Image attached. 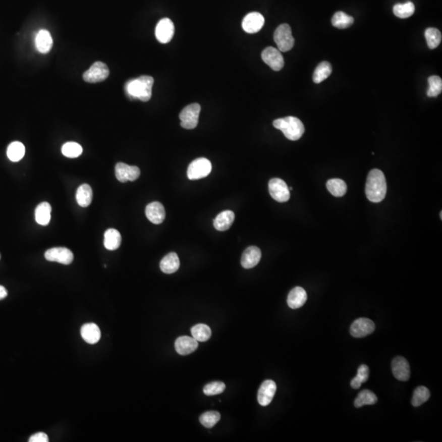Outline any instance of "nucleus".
Returning a JSON list of instances; mask_svg holds the SVG:
<instances>
[{"instance_id": "nucleus-37", "label": "nucleus", "mask_w": 442, "mask_h": 442, "mask_svg": "<svg viewBox=\"0 0 442 442\" xmlns=\"http://www.w3.org/2000/svg\"><path fill=\"white\" fill-rule=\"evenodd\" d=\"M369 375V369L368 367L365 364L360 365L358 368L357 375L354 377L353 379L351 380V386L354 389H359L362 385V383L366 382Z\"/></svg>"}, {"instance_id": "nucleus-36", "label": "nucleus", "mask_w": 442, "mask_h": 442, "mask_svg": "<svg viewBox=\"0 0 442 442\" xmlns=\"http://www.w3.org/2000/svg\"><path fill=\"white\" fill-rule=\"evenodd\" d=\"M427 40V46L431 49H434L439 46L441 42V33L436 28H427L424 33Z\"/></svg>"}, {"instance_id": "nucleus-33", "label": "nucleus", "mask_w": 442, "mask_h": 442, "mask_svg": "<svg viewBox=\"0 0 442 442\" xmlns=\"http://www.w3.org/2000/svg\"><path fill=\"white\" fill-rule=\"evenodd\" d=\"M415 11V7L412 2L397 4L393 7V13L397 18L405 19L411 17Z\"/></svg>"}, {"instance_id": "nucleus-42", "label": "nucleus", "mask_w": 442, "mask_h": 442, "mask_svg": "<svg viewBox=\"0 0 442 442\" xmlns=\"http://www.w3.org/2000/svg\"><path fill=\"white\" fill-rule=\"evenodd\" d=\"M30 442H48V436L44 432L34 434L29 439Z\"/></svg>"}, {"instance_id": "nucleus-27", "label": "nucleus", "mask_w": 442, "mask_h": 442, "mask_svg": "<svg viewBox=\"0 0 442 442\" xmlns=\"http://www.w3.org/2000/svg\"><path fill=\"white\" fill-rule=\"evenodd\" d=\"M51 206L48 202L39 204L35 209V220L40 226H47L51 219Z\"/></svg>"}, {"instance_id": "nucleus-26", "label": "nucleus", "mask_w": 442, "mask_h": 442, "mask_svg": "<svg viewBox=\"0 0 442 442\" xmlns=\"http://www.w3.org/2000/svg\"><path fill=\"white\" fill-rule=\"evenodd\" d=\"M76 201L82 207H87L91 204L93 198V191L89 184H82L79 187L76 192Z\"/></svg>"}, {"instance_id": "nucleus-24", "label": "nucleus", "mask_w": 442, "mask_h": 442, "mask_svg": "<svg viewBox=\"0 0 442 442\" xmlns=\"http://www.w3.org/2000/svg\"><path fill=\"white\" fill-rule=\"evenodd\" d=\"M235 219V215L232 210H225L219 213L214 219V227L218 231H226L229 230Z\"/></svg>"}, {"instance_id": "nucleus-21", "label": "nucleus", "mask_w": 442, "mask_h": 442, "mask_svg": "<svg viewBox=\"0 0 442 442\" xmlns=\"http://www.w3.org/2000/svg\"><path fill=\"white\" fill-rule=\"evenodd\" d=\"M80 334L83 339L89 344L98 343L101 338V331L97 324L93 323H85L81 327Z\"/></svg>"}, {"instance_id": "nucleus-1", "label": "nucleus", "mask_w": 442, "mask_h": 442, "mask_svg": "<svg viewBox=\"0 0 442 442\" xmlns=\"http://www.w3.org/2000/svg\"><path fill=\"white\" fill-rule=\"evenodd\" d=\"M386 181L383 172L378 169H373L368 173L365 185V194L370 202H380L386 194Z\"/></svg>"}, {"instance_id": "nucleus-40", "label": "nucleus", "mask_w": 442, "mask_h": 442, "mask_svg": "<svg viewBox=\"0 0 442 442\" xmlns=\"http://www.w3.org/2000/svg\"><path fill=\"white\" fill-rule=\"evenodd\" d=\"M429 88L427 94L429 98H436L442 92V80L437 76H431L428 78Z\"/></svg>"}, {"instance_id": "nucleus-23", "label": "nucleus", "mask_w": 442, "mask_h": 442, "mask_svg": "<svg viewBox=\"0 0 442 442\" xmlns=\"http://www.w3.org/2000/svg\"><path fill=\"white\" fill-rule=\"evenodd\" d=\"M180 262L179 256L176 252H171L167 254L162 260H160V270L163 273H175L180 268Z\"/></svg>"}, {"instance_id": "nucleus-15", "label": "nucleus", "mask_w": 442, "mask_h": 442, "mask_svg": "<svg viewBox=\"0 0 442 442\" xmlns=\"http://www.w3.org/2000/svg\"><path fill=\"white\" fill-rule=\"evenodd\" d=\"M392 370L394 377L397 379L402 381H406L410 379V364L402 356H397L393 360Z\"/></svg>"}, {"instance_id": "nucleus-28", "label": "nucleus", "mask_w": 442, "mask_h": 442, "mask_svg": "<svg viewBox=\"0 0 442 442\" xmlns=\"http://www.w3.org/2000/svg\"><path fill=\"white\" fill-rule=\"evenodd\" d=\"M326 186L327 190L329 191L330 193L334 197H343L347 193V184L341 179H332L327 180Z\"/></svg>"}, {"instance_id": "nucleus-11", "label": "nucleus", "mask_w": 442, "mask_h": 442, "mask_svg": "<svg viewBox=\"0 0 442 442\" xmlns=\"http://www.w3.org/2000/svg\"><path fill=\"white\" fill-rule=\"evenodd\" d=\"M375 324L371 319L367 318H360L354 321L351 326V336L354 338H364L373 333Z\"/></svg>"}, {"instance_id": "nucleus-5", "label": "nucleus", "mask_w": 442, "mask_h": 442, "mask_svg": "<svg viewBox=\"0 0 442 442\" xmlns=\"http://www.w3.org/2000/svg\"><path fill=\"white\" fill-rule=\"evenodd\" d=\"M211 169L212 165L208 159L197 158L192 161L188 167L187 176L191 180H200L208 176Z\"/></svg>"}, {"instance_id": "nucleus-17", "label": "nucleus", "mask_w": 442, "mask_h": 442, "mask_svg": "<svg viewBox=\"0 0 442 442\" xmlns=\"http://www.w3.org/2000/svg\"><path fill=\"white\" fill-rule=\"evenodd\" d=\"M261 259V252L260 248L255 246L247 247L243 252L241 264L245 269H252L260 262Z\"/></svg>"}, {"instance_id": "nucleus-19", "label": "nucleus", "mask_w": 442, "mask_h": 442, "mask_svg": "<svg viewBox=\"0 0 442 442\" xmlns=\"http://www.w3.org/2000/svg\"><path fill=\"white\" fill-rule=\"evenodd\" d=\"M197 341L188 336L180 337L175 343L176 351L181 356H188L189 354L193 353V351L197 349Z\"/></svg>"}, {"instance_id": "nucleus-18", "label": "nucleus", "mask_w": 442, "mask_h": 442, "mask_svg": "<svg viewBox=\"0 0 442 442\" xmlns=\"http://www.w3.org/2000/svg\"><path fill=\"white\" fill-rule=\"evenodd\" d=\"M146 216L152 223L160 225L165 218V211L162 204L158 202H151L146 207Z\"/></svg>"}, {"instance_id": "nucleus-8", "label": "nucleus", "mask_w": 442, "mask_h": 442, "mask_svg": "<svg viewBox=\"0 0 442 442\" xmlns=\"http://www.w3.org/2000/svg\"><path fill=\"white\" fill-rule=\"evenodd\" d=\"M269 191L271 197L279 202H286L290 199V190L286 183L281 179L269 180Z\"/></svg>"}, {"instance_id": "nucleus-2", "label": "nucleus", "mask_w": 442, "mask_h": 442, "mask_svg": "<svg viewBox=\"0 0 442 442\" xmlns=\"http://www.w3.org/2000/svg\"><path fill=\"white\" fill-rule=\"evenodd\" d=\"M154 79L152 76H142L139 78L129 80L126 83V91L129 97L147 102L152 97Z\"/></svg>"}, {"instance_id": "nucleus-16", "label": "nucleus", "mask_w": 442, "mask_h": 442, "mask_svg": "<svg viewBox=\"0 0 442 442\" xmlns=\"http://www.w3.org/2000/svg\"><path fill=\"white\" fill-rule=\"evenodd\" d=\"M264 24V18L260 13H251L246 16L243 21V28L249 34H255L260 31Z\"/></svg>"}, {"instance_id": "nucleus-12", "label": "nucleus", "mask_w": 442, "mask_h": 442, "mask_svg": "<svg viewBox=\"0 0 442 442\" xmlns=\"http://www.w3.org/2000/svg\"><path fill=\"white\" fill-rule=\"evenodd\" d=\"M115 172L117 180L122 183L135 181L140 176L139 167L126 165L123 162L117 163Z\"/></svg>"}, {"instance_id": "nucleus-43", "label": "nucleus", "mask_w": 442, "mask_h": 442, "mask_svg": "<svg viewBox=\"0 0 442 442\" xmlns=\"http://www.w3.org/2000/svg\"><path fill=\"white\" fill-rule=\"evenodd\" d=\"M8 296V292L5 287L0 285V300L5 299V297Z\"/></svg>"}, {"instance_id": "nucleus-14", "label": "nucleus", "mask_w": 442, "mask_h": 442, "mask_svg": "<svg viewBox=\"0 0 442 442\" xmlns=\"http://www.w3.org/2000/svg\"><path fill=\"white\" fill-rule=\"evenodd\" d=\"M276 390L277 386L273 380H265L258 391L257 400L259 404L261 406L269 405L275 395Z\"/></svg>"}, {"instance_id": "nucleus-9", "label": "nucleus", "mask_w": 442, "mask_h": 442, "mask_svg": "<svg viewBox=\"0 0 442 442\" xmlns=\"http://www.w3.org/2000/svg\"><path fill=\"white\" fill-rule=\"evenodd\" d=\"M263 61L269 66L271 69L279 72L284 68V57L280 50L273 47H268L261 53Z\"/></svg>"}, {"instance_id": "nucleus-7", "label": "nucleus", "mask_w": 442, "mask_h": 442, "mask_svg": "<svg viewBox=\"0 0 442 442\" xmlns=\"http://www.w3.org/2000/svg\"><path fill=\"white\" fill-rule=\"evenodd\" d=\"M109 73L108 68L105 63L96 62L84 73L83 79L88 83L102 82L108 77Z\"/></svg>"}, {"instance_id": "nucleus-20", "label": "nucleus", "mask_w": 442, "mask_h": 442, "mask_svg": "<svg viewBox=\"0 0 442 442\" xmlns=\"http://www.w3.org/2000/svg\"><path fill=\"white\" fill-rule=\"evenodd\" d=\"M307 300V293L301 287H296L291 290L287 302L291 309H298L304 306Z\"/></svg>"}, {"instance_id": "nucleus-4", "label": "nucleus", "mask_w": 442, "mask_h": 442, "mask_svg": "<svg viewBox=\"0 0 442 442\" xmlns=\"http://www.w3.org/2000/svg\"><path fill=\"white\" fill-rule=\"evenodd\" d=\"M273 39L280 52L290 51L294 46L295 40L292 34V29L288 24L280 25L276 29Z\"/></svg>"}, {"instance_id": "nucleus-32", "label": "nucleus", "mask_w": 442, "mask_h": 442, "mask_svg": "<svg viewBox=\"0 0 442 442\" xmlns=\"http://www.w3.org/2000/svg\"><path fill=\"white\" fill-rule=\"evenodd\" d=\"M191 334L197 342H206L211 336V330L209 326L203 323H198L191 328Z\"/></svg>"}, {"instance_id": "nucleus-38", "label": "nucleus", "mask_w": 442, "mask_h": 442, "mask_svg": "<svg viewBox=\"0 0 442 442\" xmlns=\"http://www.w3.org/2000/svg\"><path fill=\"white\" fill-rule=\"evenodd\" d=\"M62 152L67 157L76 158L82 154L83 148L79 143L68 142L62 147Z\"/></svg>"}, {"instance_id": "nucleus-41", "label": "nucleus", "mask_w": 442, "mask_h": 442, "mask_svg": "<svg viewBox=\"0 0 442 442\" xmlns=\"http://www.w3.org/2000/svg\"><path fill=\"white\" fill-rule=\"evenodd\" d=\"M226 384L222 381H212L204 386L203 393L206 396H215L226 390Z\"/></svg>"}, {"instance_id": "nucleus-35", "label": "nucleus", "mask_w": 442, "mask_h": 442, "mask_svg": "<svg viewBox=\"0 0 442 442\" xmlns=\"http://www.w3.org/2000/svg\"><path fill=\"white\" fill-rule=\"evenodd\" d=\"M430 398V392L426 386H420L417 388L412 397L411 403L414 407H418L427 402Z\"/></svg>"}, {"instance_id": "nucleus-39", "label": "nucleus", "mask_w": 442, "mask_h": 442, "mask_svg": "<svg viewBox=\"0 0 442 442\" xmlns=\"http://www.w3.org/2000/svg\"><path fill=\"white\" fill-rule=\"evenodd\" d=\"M220 419V414L217 411L205 412L200 416V423L206 428H211L219 422Z\"/></svg>"}, {"instance_id": "nucleus-6", "label": "nucleus", "mask_w": 442, "mask_h": 442, "mask_svg": "<svg viewBox=\"0 0 442 442\" xmlns=\"http://www.w3.org/2000/svg\"><path fill=\"white\" fill-rule=\"evenodd\" d=\"M201 106L198 103H193L183 109L180 114L181 126L186 130L196 128L198 124Z\"/></svg>"}, {"instance_id": "nucleus-29", "label": "nucleus", "mask_w": 442, "mask_h": 442, "mask_svg": "<svg viewBox=\"0 0 442 442\" xmlns=\"http://www.w3.org/2000/svg\"><path fill=\"white\" fill-rule=\"evenodd\" d=\"M7 155L9 160L17 162L23 158L25 155V146L21 142L15 141L9 144Z\"/></svg>"}, {"instance_id": "nucleus-31", "label": "nucleus", "mask_w": 442, "mask_h": 442, "mask_svg": "<svg viewBox=\"0 0 442 442\" xmlns=\"http://www.w3.org/2000/svg\"><path fill=\"white\" fill-rule=\"evenodd\" d=\"M354 23V18L351 16L347 15L343 12H338L334 14L332 18V24L334 27L338 29H347L352 26Z\"/></svg>"}, {"instance_id": "nucleus-13", "label": "nucleus", "mask_w": 442, "mask_h": 442, "mask_svg": "<svg viewBox=\"0 0 442 442\" xmlns=\"http://www.w3.org/2000/svg\"><path fill=\"white\" fill-rule=\"evenodd\" d=\"M174 33L175 26L172 20L169 18H163L156 25L155 35L160 43H169L173 38Z\"/></svg>"}, {"instance_id": "nucleus-22", "label": "nucleus", "mask_w": 442, "mask_h": 442, "mask_svg": "<svg viewBox=\"0 0 442 442\" xmlns=\"http://www.w3.org/2000/svg\"><path fill=\"white\" fill-rule=\"evenodd\" d=\"M35 46L39 52L48 53L52 47V39L49 31L40 30L35 37Z\"/></svg>"}, {"instance_id": "nucleus-10", "label": "nucleus", "mask_w": 442, "mask_h": 442, "mask_svg": "<svg viewBox=\"0 0 442 442\" xmlns=\"http://www.w3.org/2000/svg\"><path fill=\"white\" fill-rule=\"evenodd\" d=\"M44 257L48 261L70 264L74 259L73 253L66 247H53L48 249L44 254Z\"/></svg>"}, {"instance_id": "nucleus-30", "label": "nucleus", "mask_w": 442, "mask_h": 442, "mask_svg": "<svg viewBox=\"0 0 442 442\" xmlns=\"http://www.w3.org/2000/svg\"><path fill=\"white\" fill-rule=\"evenodd\" d=\"M332 71L333 68L329 63L322 62L319 63V65L317 66L316 69L314 70L313 75L314 82L316 84L323 82V80H326L331 75Z\"/></svg>"}, {"instance_id": "nucleus-34", "label": "nucleus", "mask_w": 442, "mask_h": 442, "mask_svg": "<svg viewBox=\"0 0 442 442\" xmlns=\"http://www.w3.org/2000/svg\"><path fill=\"white\" fill-rule=\"evenodd\" d=\"M377 396L373 392L364 390L359 393L354 405L356 408H360L365 405H374L377 403Z\"/></svg>"}, {"instance_id": "nucleus-3", "label": "nucleus", "mask_w": 442, "mask_h": 442, "mask_svg": "<svg viewBox=\"0 0 442 442\" xmlns=\"http://www.w3.org/2000/svg\"><path fill=\"white\" fill-rule=\"evenodd\" d=\"M274 128L284 133V136L292 141H297L301 139L304 132L305 126L298 118L295 117H287L273 121Z\"/></svg>"}, {"instance_id": "nucleus-25", "label": "nucleus", "mask_w": 442, "mask_h": 442, "mask_svg": "<svg viewBox=\"0 0 442 442\" xmlns=\"http://www.w3.org/2000/svg\"><path fill=\"white\" fill-rule=\"evenodd\" d=\"M122 244V235L118 230L109 229L104 234V247L110 251L119 248Z\"/></svg>"}]
</instances>
